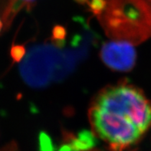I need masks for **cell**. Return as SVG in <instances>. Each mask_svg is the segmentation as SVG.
Returning a JSON list of instances; mask_svg holds the SVG:
<instances>
[{
  "instance_id": "obj_1",
  "label": "cell",
  "mask_w": 151,
  "mask_h": 151,
  "mask_svg": "<svg viewBox=\"0 0 151 151\" xmlns=\"http://www.w3.org/2000/svg\"><path fill=\"white\" fill-rule=\"evenodd\" d=\"M88 117L94 134L109 144L111 151H123L151 128V101L140 88L120 82L98 92Z\"/></svg>"
},
{
  "instance_id": "obj_2",
  "label": "cell",
  "mask_w": 151,
  "mask_h": 151,
  "mask_svg": "<svg viewBox=\"0 0 151 151\" xmlns=\"http://www.w3.org/2000/svg\"><path fill=\"white\" fill-rule=\"evenodd\" d=\"M96 16L111 40L135 45L151 38V0H104Z\"/></svg>"
},
{
  "instance_id": "obj_3",
  "label": "cell",
  "mask_w": 151,
  "mask_h": 151,
  "mask_svg": "<svg viewBox=\"0 0 151 151\" xmlns=\"http://www.w3.org/2000/svg\"><path fill=\"white\" fill-rule=\"evenodd\" d=\"M56 75L61 78V59L52 46L37 47L29 52L20 65V72L27 84L42 87Z\"/></svg>"
},
{
  "instance_id": "obj_4",
  "label": "cell",
  "mask_w": 151,
  "mask_h": 151,
  "mask_svg": "<svg viewBox=\"0 0 151 151\" xmlns=\"http://www.w3.org/2000/svg\"><path fill=\"white\" fill-rule=\"evenodd\" d=\"M134 46L127 42L109 41L102 45L100 58L112 71L128 72L136 64L137 52Z\"/></svg>"
},
{
  "instance_id": "obj_5",
  "label": "cell",
  "mask_w": 151,
  "mask_h": 151,
  "mask_svg": "<svg viewBox=\"0 0 151 151\" xmlns=\"http://www.w3.org/2000/svg\"><path fill=\"white\" fill-rule=\"evenodd\" d=\"M35 0H0V11L5 27L9 26L15 15L23 8L30 9Z\"/></svg>"
},
{
  "instance_id": "obj_6",
  "label": "cell",
  "mask_w": 151,
  "mask_h": 151,
  "mask_svg": "<svg viewBox=\"0 0 151 151\" xmlns=\"http://www.w3.org/2000/svg\"><path fill=\"white\" fill-rule=\"evenodd\" d=\"M3 22L2 21V20H1V19H0V32H1V30H2V27H3Z\"/></svg>"
}]
</instances>
